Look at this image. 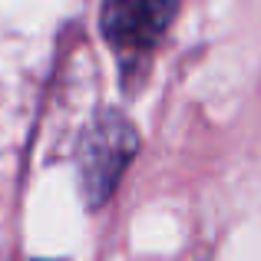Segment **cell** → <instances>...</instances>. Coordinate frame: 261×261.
<instances>
[{"label": "cell", "instance_id": "obj_1", "mask_svg": "<svg viewBox=\"0 0 261 261\" xmlns=\"http://www.w3.org/2000/svg\"><path fill=\"white\" fill-rule=\"evenodd\" d=\"M139 152V133L136 126L116 109H102L93 122L83 129L76 146V172L80 192L89 208H99L109 202L119 185L122 172Z\"/></svg>", "mask_w": 261, "mask_h": 261}, {"label": "cell", "instance_id": "obj_2", "mask_svg": "<svg viewBox=\"0 0 261 261\" xmlns=\"http://www.w3.org/2000/svg\"><path fill=\"white\" fill-rule=\"evenodd\" d=\"M182 0H99V30L122 57H149Z\"/></svg>", "mask_w": 261, "mask_h": 261}]
</instances>
